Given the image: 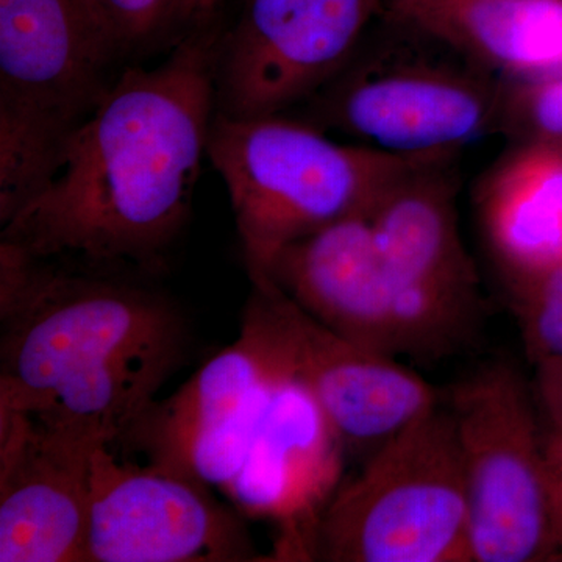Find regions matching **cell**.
Here are the masks:
<instances>
[{"mask_svg": "<svg viewBox=\"0 0 562 562\" xmlns=\"http://www.w3.org/2000/svg\"><path fill=\"white\" fill-rule=\"evenodd\" d=\"M221 36L203 25L155 68L122 70L0 243L36 260L155 268L190 214L216 114Z\"/></svg>", "mask_w": 562, "mask_h": 562, "instance_id": "obj_1", "label": "cell"}, {"mask_svg": "<svg viewBox=\"0 0 562 562\" xmlns=\"http://www.w3.org/2000/svg\"><path fill=\"white\" fill-rule=\"evenodd\" d=\"M0 408L24 409L60 384L190 344L187 321L166 295L58 269L7 243H0Z\"/></svg>", "mask_w": 562, "mask_h": 562, "instance_id": "obj_2", "label": "cell"}, {"mask_svg": "<svg viewBox=\"0 0 562 562\" xmlns=\"http://www.w3.org/2000/svg\"><path fill=\"white\" fill-rule=\"evenodd\" d=\"M206 157L227 187L247 272H262L284 247L350 217L368 216L414 162L372 146L328 138L283 114H214Z\"/></svg>", "mask_w": 562, "mask_h": 562, "instance_id": "obj_3", "label": "cell"}, {"mask_svg": "<svg viewBox=\"0 0 562 562\" xmlns=\"http://www.w3.org/2000/svg\"><path fill=\"white\" fill-rule=\"evenodd\" d=\"M122 54L98 0H0V225L54 179Z\"/></svg>", "mask_w": 562, "mask_h": 562, "instance_id": "obj_4", "label": "cell"}, {"mask_svg": "<svg viewBox=\"0 0 562 562\" xmlns=\"http://www.w3.org/2000/svg\"><path fill=\"white\" fill-rule=\"evenodd\" d=\"M384 20L391 35L373 43L366 35L341 72L306 101L305 121L401 157H454L497 133L505 80L428 33Z\"/></svg>", "mask_w": 562, "mask_h": 562, "instance_id": "obj_5", "label": "cell"}, {"mask_svg": "<svg viewBox=\"0 0 562 562\" xmlns=\"http://www.w3.org/2000/svg\"><path fill=\"white\" fill-rule=\"evenodd\" d=\"M316 560L472 562L457 428L436 403L392 435L322 514Z\"/></svg>", "mask_w": 562, "mask_h": 562, "instance_id": "obj_6", "label": "cell"}, {"mask_svg": "<svg viewBox=\"0 0 562 562\" xmlns=\"http://www.w3.org/2000/svg\"><path fill=\"white\" fill-rule=\"evenodd\" d=\"M468 494L472 562H538L557 554L546 454L524 376L492 362L447 402Z\"/></svg>", "mask_w": 562, "mask_h": 562, "instance_id": "obj_7", "label": "cell"}, {"mask_svg": "<svg viewBox=\"0 0 562 562\" xmlns=\"http://www.w3.org/2000/svg\"><path fill=\"white\" fill-rule=\"evenodd\" d=\"M284 364L265 303L251 290L238 339L171 397L151 402L122 439L143 450L147 464L224 491L241 472Z\"/></svg>", "mask_w": 562, "mask_h": 562, "instance_id": "obj_8", "label": "cell"}, {"mask_svg": "<svg viewBox=\"0 0 562 562\" xmlns=\"http://www.w3.org/2000/svg\"><path fill=\"white\" fill-rule=\"evenodd\" d=\"M384 0H247L221 36L216 113L283 114L310 101L350 61Z\"/></svg>", "mask_w": 562, "mask_h": 562, "instance_id": "obj_9", "label": "cell"}, {"mask_svg": "<svg viewBox=\"0 0 562 562\" xmlns=\"http://www.w3.org/2000/svg\"><path fill=\"white\" fill-rule=\"evenodd\" d=\"M206 486L157 465L120 461L111 447H98L83 562L265 561L243 514L221 505Z\"/></svg>", "mask_w": 562, "mask_h": 562, "instance_id": "obj_10", "label": "cell"}, {"mask_svg": "<svg viewBox=\"0 0 562 562\" xmlns=\"http://www.w3.org/2000/svg\"><path fill=\"white\" fill-rule=\"evenodd\" d=\"M453 157L414 162L369 211L384 266L408 299L430 358L468 341L480 308V280L462 243Z\"/></svg>", "mask_w": 562, "mask_h": 562, "instance_id": "obj_11", "label": "cell"}, {"mask_svg": "<svg viewBox=\"0 0 562 562\" xmlns=\"http://www.w3.org/2000/svg\"><path fill=\"white\" fill-rule=\"evenodd\" d=\"M344 454L327 414L286 361L241 472L222 491L243 516L273 525V561L316 560L317 530L342 482Z\"/></svg>", "mask_w": 562, "mask_h": 562, "instance_id": "obj_12", "label": "cell"}, {"mask_svg": "<svg viewBox=\"0 0 562 562\" xmlns=\"http://www.w3.org/2000/svg\"><path fill=\"white\" fill-rule=\"evenodd\" d=\"M268 310L288 366L312 391L344 449L371 454L441 402L419 373L347 341L291 301L265 276H249Z\"/></svg>", "mask_w": 562, "mask_h": 562, "instance_id": "obj_13", "label": "cell"}, {"mask_svg": "<svg viewBox=\"0 0 562 562\" xmlns=\"http://www.w3.org/2000/svg\"><path fill=\"white\" fill-rule=\"evenodd\" d=\"M291 301L347 341L387 357L424 358L419 327L373 239L357 216L290 244L265 271Z\"/></svg>", "mask_w": 562, "mask_h": 562, "instance_id": "obj_14", "label": "cell"}, {"mask_svg": "<svg viewBox=\"0 0 562 562\" xmlns=\"http://www.w3.org/2000/svg\"><path fill=\"white\" fill-rule=\"evenodd\" d=\"M95 449L0 408V562H83Z\"/></svg>", "mask_w": 562, "mask_h": 562, "instance_id": "obj_15", "label": "cell"}, {"mask_svg": "<svg viewBox=\"0 0 562 562\" xmlns=\"http://www.w3.org/2000/svg\"><path fill=\"white\" fill-rule=\"evenodd\" d=\"M382 14L502 80L562 74V0H384Z\"/></svg>", "mask_w": 562, "mask_h": 562, "instance_id": "obj_16", "label": "cell"}, {"mask_svg": "<svg viewBox=\"0 0 562 562\" xmlns=\"http://www.w3.org/2000/svg\"><path fill=\"white\" fill-rule=\"evenodd\" d=\"M476 203L506 280L562 262V150L514 144L482 180Z\"/></svg>", "mask_w": 562, "mask_h": 562, "instance_id": "obj_17", "label": "cell"}, {"mask_svg": "<svg viewBox=\"0 0 562 562\" xmlns=\"http://www.w3.org/2000/svg\"><path fill=\"white\" fill-rule=\"evenodd\" d=\"M532 361L562 360V262L506 280Z\"/></svg>", "mask_w": 562, "mask_h": 562, "instance_id": "obj_18", "label": "cell"}, {"mask_svg": "<svg viewBox=\"0 0 562 562\" xmlns=\"http://www.w3.org/2000/svg\"><path fill=\"white\" fill-rule=\"evenodd\" d=\"M497 133L514 144L562 150V74L538 80H505Z\"/></svg>", "mask_w": 562, "mask_h": 562, "instance_id": "obj_19", "label": "cell"}, {"mask_svg": "<svg viewBox=\"0 0 562 562\" xmlns=\"http://www.w3.org/2000/svg\"><path fill=\"white\" fill-rule=\"evenodd\" d=\"M98 3L127 54L181 22L187 0H98Z\"/></svg>", "mask_w": 562, "mask_h": 562, "instance_id": "obj_20", "label": "cell"}, {"mask_svg": "<svg viewBox=\"0 0 562 562\" xmlns=\"http://www.w3.org/2000/svg\"><path fill=\"white\" fill-rule=\"evenodd\" d=\"M543 454L557 554L562 557V430L554 428L550 438L543 441Z\"/></svg>", "mask_w": 562, "mask_h": 562, "instance_id": "obj_21", "label": "cell"}, {"mask_svg": "<svg viewBox=\"0 0 562 562\" xmlns=\"http://www.w3.org/2000/svg\"><path fill=\"white\" fill-rule=\"evenodd\" d=\"M224 2H227V0H187L181 21L194 20L198 16H209L210 13H213Z\"/></svg>", "mask_w": 562, "mask_h": 562, "instance_id": "obj_22", "label": "cell"}]
</instances>
